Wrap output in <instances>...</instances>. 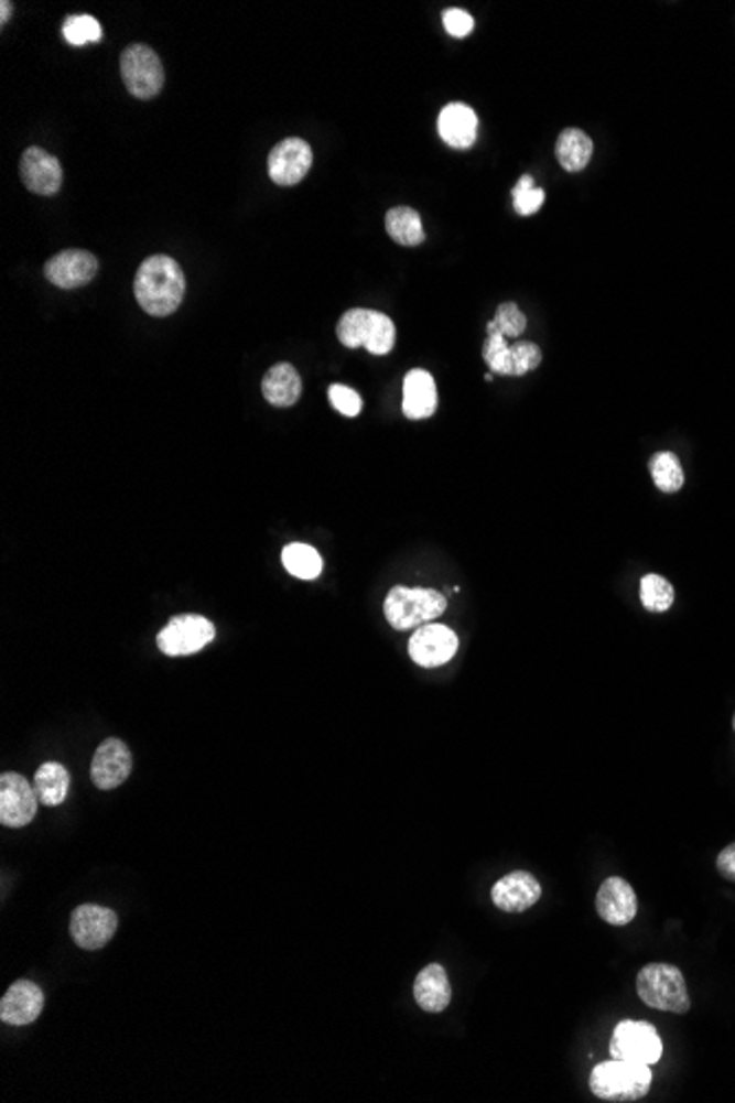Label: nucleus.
I'll return each instance as SVG.
<instances>
[{
	"label": "nucleus",
	"mask_w": 735,
	"mask_h": 1103,
	"mask_svg": "<svg viewBox=\"0 0 735 1103\" xmlns=\"http://www.w3.org/2000/svg\"><path fill=\"white\" fill-rule=\"evenodd\" d=\"M37 793L33 782L20 774H2L0 778V824L9 829H22L31 824L37 811Z\"/></svg>",
	"instance_id": "nucleus-9"
},
{
	"label": "nucleus",
	"mask_w": 735,
	"mask_h": 1103,
	"mask_svg": "<svg viewBox=\"0 0 735 1103\" xmlns=\"http://www.w3.org/2000/svg\"><path fill=\"white\" fill-rule=\"evenodd\" d=\"M641 602L650 613H666L674 604V586L666 577L648 573L641 580Z\"/></svg>",
	"instance_id": "nucleus-28"
},
{
	"label": "nucleus",
	"mask_w": 735,
	"mask_h": 1103,
	"mask_svg": "<svg viewBox=\"0 0 735 1103\" xmlns=\"http://www.w3.org/2000/svg\"><path fill=\"white\" fill-rule=\"evenodd\" d=\"M597 912L608 926L621 928L633 923L639 912L635 888L621 877L606 879L597 893Z\"/></svg>",
	"instance_id": "nucleus-16"
},
{
	"label": "nucleus",
	"mask_w": 735,
	"mask_h": 1103,
	"mask_svg": "<svg viewBox=\"0 0 735 1103\" xmlns=\"http://www.w3.org/2000/svg\"><path fill=\"white\" fill-rule=\"evenodd\" d=\"M386 229H388V236L403 247H419L425 240L421 214L412 207H406V205L392 207L386 214Z\"/></svg>",
	"instance_id": "nucleus-24"
},
{
	"label": "nucleus",
	"mask_w": 735,
	"mask_h": 1103,
	"mask_svg": "<svg viewBox=\"0 0 735 1103\" xmlns=\"http://www.w3.org/2000/svg\"><path fill=\"white\" fill-rule=\"evenodd\" d=\"M214 637L216 628L209 619L201 615H179L156 635V646L167 657H187L201 652Z\"/></svg>",
	"instance_id": "nucleus-7"
},
{
	"label": "nucleus",
	"mask_w": 735,
	"mask_h": 1103,
	"mask_svg": "<svg viewBox=\"0 0 735 1103\" xmlns=\"http://www.w3.org/2000/svg\"><path fill=\"white\" fill-rule=\"evenodd\" d=\"M542 364V348L536 342H518L511 346V377H522Z\"/></svg>",
	"instance_id": "nucleus-34"
},
{
	"label": "nucleus",
	"mask_w": 735,
	"mask_h": 1103,
	"mask_svg": "<svg viewBox=\"0 0 735 1103\" xmlns=\"http://www.w3.org/2000/svg\"><path fill=\"white\" fill-rule=\"evenodd\" d=\"M610 1056L613 1060L652 1067L663 1056V1040L650 1023L624 1020L613 1031Z\"/></svg>",
	"instance_id": "nucleus-5"
},
{
	"label": "nucleus",
	"mask_w": 735,
	"mask_h": 1103,
	"mask_svg": "<svg viewBox=\"0 0 735 1103\" xmlns=\"http://www.w3.org/2000/svg\"><path fill=\"white\" fill-rule=\"evenodd\" d=\"M20 179L24 187L40 196H53L62 187V165L51 152L31 145L20 159Z\"/></svg>",
	"instance_id": "nucleus-14"
},
{
	"label": "nucleus",
	"mask_w": 735,
	"mask_h": 1103,
	"mask_svg": "<svg viewBox=\"0 0 735 1103\" xmlns=\"http://www.w3.org/2000/svg\"><path fill=\"white\" fill-rule=\"evenodd\" d=\"M716 868L721 873V877H725L727 882H734L735 884V844L727 846L718 859H716Z\"/></svg>",
	"instance_id": "nucleus-37"
},
{
	"label": "nucleus",
	"mask_w": 735,
	"mask_h": 1103,
	"mask_svg": "<svg viewBox=\"0 0 735 1103\" xmlns=\"http://www.w3.org/2000/svg\"><path fill=\"white\" fill-rule=\"evenodd\" d=\"M121 77L132 97L152 99L163 88L165 71L159 55L150 46L130 44L121 53Z\"/></svg>",
	"instance_id": "nucleus-6"
},
{
	"label": "nucleus",
	"mask_w": 735,
	"mask_h": 1103,
	"mask_svg": "<svg viewBox=\"0 0 735 1103\" xmlns=\"http://www.w3.org/2000/svg\"><path fill=\"white\" fill-rule=\"evenodd\" d=\"M595 143L580 128H566L555 143V156L566 172H582L593 159Z\"/></svg>",
	"instance_id": "nucleus-22"
},
{
	"label": "nucleus",
	"mask_w": 735,
	"mask_h": 1103,
	"mask_svg": "<svg viewBox=\"0 0 735 1103\" xmlns=\"http://www.w3.org/2000/svg\"><path fill=\"white\" fill-rule=\"evenodd\" d=\"M282 564L298 580H315L322 573V558H320V553L313 547L300 544V542L284 547V551H282Z\"/></svg>",
	"instance_id": "nucleus-25"
},
{
	"label": "nucleus",
	"mask_w": 735,
	"mask_h": 1103,
	"mask_svg": "<svg viewBox=\"0 0 735 1103\" xmlns=\"http://www.w3.org/2000/svg\"><path fill=\"white\" fill-rule=\"evenodd\" d=\"M394 339H397L394 322L386 313L372 311L364 348L372 355H388L394 348Z\"/></svg>",
	"instance_id": "nucleus-29"
},
{
	"label": "nucleus",
	"mask_w": 735,
	"mask_h": 1103,
	"mask_svg": "<svg viewBox=\"0 0 735 1103\" xmlns=\"http://www.w3.org/2000/svg\"><path fill=\"white\" fill-rule=\"evenodd\" d=\"M44 1009V994L31 981L13 983L0 1003V1020L11 1027H26L40 1018Z\"/></svg>",
	"instance_id": "nucleus-17"
},
{
	"label": "nucleus",
	"mask_w": 735,
	"mask_h": 1103,
	"mask_svg": "<svg viewBox=\"0 0 735 1103\" xmlns=\"http://www.w3.org/2000/svg\"><path fill=\"white\" fill-rule=\"evenodd\" d=\"M328 399L333 403V408L344 414V417H357L361 412V397L348 388V386H342V383H335L328 388Z\"/></svg>",
	"instance_id": "nucleus-35"
},
{
	"label": "nucleus",
	"mask_w": 735,
	"mask_h": 1103,
	"mask_svg": "<svg viewBox=\"0 0 735 1103\" xmlns=\"http://www.w3.org/2000/svg\"><path fill=\"white\" fill-rule=\"evenodd\" d=\"M414 1001L428 1014H441L450 1007L452 985L447 972L439 963H432L423 972H419L414 981Z\"/></svg>",
	"instance_id": "nucleus-20"
},
{
	"label": "nucleus",
	"mask_w": 735,
	"mask_h": 1103,
	"mask_svg": "<svg viewBox=\"0 0 735 1103\" xmlns=\"http://www.w3.org/2000/svg\"><path fill=\"white\" fill-rule=\"evenodd\" d=\"M652 1089V1071L646 1064L610 1060L591 1073V1093L602 1102H639Z\"/></svg>",
	"instance_id": "nucleus-2"
},
{
	"label": "nucleus",
	"mask_w": 735,
	"mask_h": 1103,
	"mask_svg": "<svg viewBox=\"0 0 735 1103\" xmlns=\"http://www.w3.org/2000/svg\"><path fill=\"white\" fill-rule=\"evenodd\" d=\"M439 134L452 148H472L478 137V117L474 108L461 101L447 104L439 115Z\"/></svg>",
	"instance_id": "nucleus-19"
},
{
	"label": "nucleus",
	"mask_w": 735,
	"mask_h": 1103,
	"mask_svg": "<svg viewBox=\"0 0 735 1103\" xmlns=\"http://www.w3.org/2000/svg\"><path fill=\"white\" fill-rule=\"evenodd\" d=\"M68 785L71 776L60 763H44L33 776V789L44 807H60L68 796Z\"/></svg>",
	"instance_id": "nucleus-23"
},
{
	"label": "nucleus",
	"mask_w": 735,
	"mask_h": 1103,
	"mask_svg": "<svg viewBox=\"0 0 735 1103\" xmlns=\"http://www.w3.org/2000/svg\"><path fill=\"white\" fill-rule=\"evenodd\" d=\"M62 33L66 42L79 46L88 42H97L101 37V24L93 15H68L64 20Z\"/></svg>",
	"instance_id": "nucleus-32"
},
{
	"label": "nucleus",
	"mask_w": 735,
	"mask_h": 1103,
	"mask_svg": "<svg viewBox=\"0 0 735 1103\" xmlns=\"http://www.w3.org/2000/svg\"><path fill=\"white\" fill-rule=\"evenodd\" d=\"M262 394L275 408H291L300 401L302 379L291 364H275L262 379Z\"/></svg>",
	"instance_id": "nucleus-21"
},
{
	"label": "nucleus",
	"mask_w": 735,
	"mask_h": 1103,
	"mask_svg": "<svg viewBox=\"0 0 735 1103\" xmlns=\"http://www.w3.org/2000/svg\"><path fill=\"white\" fill-rule=\"evenodd\" d=\"M9 13H11V2H9V0H2V2H0V22H2V24L9 20Z\"/></svg>",
	"instance_id": "nucleus-38"
},
{
	"label": "nucleus",
	"mask_w": 735,
	"mask_h": 1103,
	"mask_svg": "<svg viewBox=\"0 0 735 1103\" xmlns=\"http://www.w3.org/2000/svg\"><path fill=\"white\" fill-rule=\"evenodd\" d=\"M527 331V315L516 302H502L496 317L487 324V335L498 333L502 337H520Z\"/></svg>",
	"instance_id": "nucleus-30"
},
{
	"label": "nucleus",
	"mask_w": 735,
	"mask_h": 1103,
	"mask_svg": "<svg viewBox=\"0 0 735 1103\" xmlns=\"http://www.w3.org/2000/svg\"><path fill=\"white\" fill-rule=\"evenodd\" d=\"M370 315H372L370 309H350L339 317L337 337L346 348H359L366 344Z\"/></svg>",
	"instance_id": "nucleus-27"
},
{
	"label": "nucleus",
	"mask_w": 735,
	"mask_h": 1103,
	"mask_svg": "<svg viewBox=\"0 0 735 1103\" xmlns=\"http://www.w3.org/2000/svg\"><path fill=\"white\" fill-rule=\"evenodd\" d=\"M542 899V886L536 879V875L516 870L507 877H502L494 888H491V901L498 910L520 915L531 910L538 901Z\"/></svg>",
	"instance_id": "nucleus-15"
},
{
	"label": "nucleus",
	"mask_w": 735,
	"mask_h": 1103,
	"mask_svg": "<svg viewBox=\"0 0 735 1103\" xmlns=\"http://www.w3.org/2000/svg\"><path fill=\"white\" fill-rule=\"evenodd\" d=\"M313 165V148L300 139L289 137L280 141L269 154V176L278 185H298Z\"/></svg>",
	"instance_id": "nucleus-11"
},
{
	"label": "nucleus",
	"mask_w": 735,
	"mask_h": 1103,
	"mask_svg": "<svg viewBox=\"0 0 735 1103\" xmlns=\"http://www.w3.org/2000/svg\"><path fill=\"white\" fill-rule=\"evenodd\" d=\"M511 196H514V209L520 216H533L544 205L547 192L536 185V181H533L531 174H525V176H520V181L514 187Z\"/></svg>",
	"instance_id": "nucleus-31"
},
{
	"label": "nucleus",
	"mask_w": 735,
	"mask_h": 1103,
	"mask_svg": "<svg viewBox=\"0 0 735 1103\" xmlns=\"http://www.w3.org/2000/svg\"><path fill=\"white\" fill-rule=\"evenodd\" d=\"M445 31L454 37H465L474 31V18L465 9H447L443 13Z\"/></svg>",
	"instance_id": "nucleus-36"
},
{
	"label": "nucleus",
	"mask_w": 735,
	"mask_h": 1103,
	"mask_svg": "<svg viewBox=\"0 0 735 1103\" xmlns=\"http://www.w3.org/2000/svg\"><path fill=\"white\" fill-rule=\"evenodd\" d=\"M410 659L421 668H441L458 652V637L443 624H425L414 630L408 644Z\"/></svg>",
	"instance_id": "nucleus-8"
},
{
	"label": "nucleus",
	"mask_w": 735,
	"mask_h": 1103,
	"mask_svg": "<svg viewBox=\"0 0 735 1103\" xmlns=\"http://www.w3.org/2000/svg\"><path fill=\"white\" fill-rule=\"evenodd\" d=\"M117 915L101 906H79L71 917V937L82 950H101L117 932Z\"/></svg>",
	"instance_id": "nucleus-10"
},
{
	"label": "nucleus",
	"mask_w": 735,
	"mask_h": 1103,
	"mask_svg": "<svg viewBox=\"0 0 735 1103\" xmlns=\"http://www.w3.org/2000/svg\"><path fill=\"white\" fill-rule=\"evenodd\" d=\"M447 608V599L432 588H390L383 613L394 630H417L434 619H439Z\"/></svg>",
	"instance_id": "nucleus-4"
},
{
	"label": "nucleus",
	"mask_w": 735,
	"mask_h": 1103,
	"mask_svg": "<svg viewBox=\"0 0 735 1103\" xmlns=\"http://www.w3.org/2000/svg\"><path fill=\"white\" fill-rule=\"evenodd\" d=\"M185 295V275L181 264L163 253H154L141 262L134 275V298L152 317L172 315Z\"/></svg>",
	"instance_id": "nucleus-1"
},
{
	"label": "nucleus",
	"mask_w": 735,
	"mask_h": 1103,
	"mask_svg": "<svg viewBox=\"0 0 735 1103\" xmlns=\"http://www.w3.org/2000/svg\"><path fill=\"white\" fill-rule=\"evenodd\" d=\"M439 408L436 381L428 370L414 368L403 379V414L412 421L430 419Z\"/></svg>",
	"instance_id": "nucleus-18"
},
{
	"label": "nucleus",
	"mask_w": 735,
	"mask_h": 1103,
	"mask_svg": "<svg viewBox=\"0 0 735 1103\" xmlns=\"http://www.w3.org/2000/svg\"><path fill=\"white\" fill-rule=\"evenodd\" d=\"M483 359L491 372L511 377V346L507 344V337L498 333L487 335V342L483 346Z\"/></svg>",
	"instance_id": "nucleus-33"
},
{
	"label": "nucleus",
	"mask_w": 735,
	"mask_h": 1103,
	"mask_svg": "<svg viewBox=\"0 0 735 1103\" xmlns=\"http://www.w3.org/2000/svg\"><path fill=\"white\" fill-rule=\"evenodd\" d=\"M734 729H735V716H734Z\"/></svg>",
	"instance_id": "nucleus-39"
},
{
	"label": "nucleus",
	"mask_w": 735,
	"mask_h": 1103,
	"mask_svg": "<svg viewBox=\"0 0 735 1103\" xmlns=\"http://www.w3.org/2000/svg\"><path fill=\"white\" fill-rule=\"evenodd\" d=\"M650 472L655 485L666 494H677L685 485V472L674 452H659L650 458Z\"/></svg>",
	"instance_id": "nucleus-26"
},
{
	"label": "nucleus",
	"mask_w": 735,
	"mask_h": 1103,
	"mask_svg": "<svg viewBox=\"0 0 735 1103\" xmlns=\"http://www.w3.org/2000/svg\"><path fill=\"white\" fill-rule=\"evenodd\" d=\"M637 994L650 1009L657 1012L683 1016L692 1007L685 976L670 963L646 965L637 976Z\"/></svg>",
	"instance_id": "nucleus-3"
},
{
	"label": "nucleus",
	"mask_w": 735,
	"mask_h": 1103,
	"mask_svg": "<svg viewBox=\"0 0 735 1103\" xmlns=\"http://www.w3.org/2000/svg\"><path fill=\"white\" fill-rule=\"evenodd\" d=\"M97 258L86 249H64L44 264V275L57 289H77L97 273Z\"/></svg>",
	"instance_id": "nucleus-13"
},
{
	"label": "nucleus",
	"mask_w": 735,
	"mask_h": 1103,
	"mask_svg": "<svg viewBox=\"0 0 735 1103\" xmlns=\"http://www.w3.org/2000/svg\"><path fill=\"white\" fill-rule=\"evenodd\" d=\"M130 771L132 756L126 743H121L119 738H108L97 747L90 765V778L97 789L110 791L121 787L128 780Z\"/></svg>",
	"instance_id": "nucleus-12"
}]
</instances>
